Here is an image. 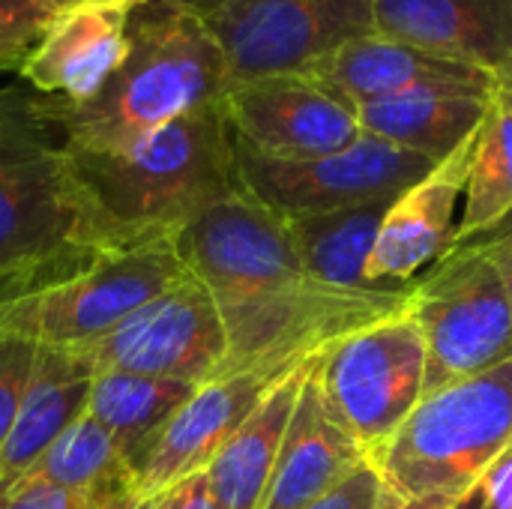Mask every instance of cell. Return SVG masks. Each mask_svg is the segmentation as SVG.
Segmentation results:
<instances>
[{"instance_id":"6da1fadb","label":"cell","mask_w":512,"mask_h":509,"mask_svg":"<svg viewBox=\"0 0 512 509\" xmlns=\"http://www.w3.org/2000/svg\"><path fill=\"white\" fill-rule=\"evenodd\" d=\"M177 249L222 315V375H285L339 339L402 312L411 297V282L360 291L315 279L297 258L285 219L243 186L192 219L177 234Z\"/></svg>"},{"instance_id":"7a4b0ae2","label":"cell","mask_w":512,"mask_h":509,"mask_svg":"<svg viewBox=\"0 0 512 509\" xmlns=\"http://www.w3.org/2000/svg\"><path fill=\"white\" fill-rule=\"evenodd\" d=\"M126 240L84 192L45 96L0 87V300Z\"/></svg>"},{"instance_id":"3957f363","label":"cell","mask_w":512,"mask_h":509,"mask_svg":"<svg viewBox=\"0 0 512 509\" xmlns=\"http://www.w3.org/2000/svg\"><path fill=\"white\" fill-rule=\"evenodd\" d=\"M225 93L228 63L207 21L147 0L132 12L129 54L105 87L81 105L45 96V108L69 150L126 153Z\"/></svg>"},{"instance_id":"277c9868","label":"cell","mask_w":512,"mask_h":509,"mask_svg":"<svg viewBox=\"0 0 512 509\" xmlns=\"http://www.w3.org/2000/svg\"><path fill=\"white\" fill-rule=\"evenodd\" d=\"M69 159L102 219L129 240L180 234L240 186L222 102L168 123L126 153L69 150Z\"/></svg>"},{"instance_id":"5b68a950","label":"cell","mask_w":512,"mask_h":509,"mask_svg":"<svg viewBox=\"0 0 512 509\" xmlns=\"http://www.w3.org/2000/svg\"><path fill=\"white\" fill-rule=\"evenodd\" d=\"M512 447V360L426 393L396 435L369 453L393 504L444 498L462 504Z\"/></svg>"},{"instance_id":"8992f818","label":"cell","mask_w":512,"mask_h":509,"mask_svg":"<svg viewBox=\"0 0 512 509\" xmlns=\"http://www.w3.org/2000/svg\"><path fill=\"white\" fill-rule=\"evenodd\" d=\"M186 276L177 234L114 243L66 276L0 300V336L84 348Z\"/></svg>"},{"instance_id":"52a82bcc","label":"cell","mask_w":512,"mask_h":509,"mask_svg":"<svg viewBox=\"0 0 512 509\" xmlns=\"http://www.w3.org/2000/svg\"><path fill=\"white\" fill-rule=\"evenodd\" d=\"M405 312L426 342V393L512 360V306L498 261L480 240L456 243L411 279Z\"/></svg>"},{"instance_id":"ba28073f","label":"cell","mask_w":512,"mask_h":509,"mask_svg":"<svg viewBox=\"0 0 512 509\" xmlns=\"http://www.w3.org/2000/svg\"><path fill=\"white\" fill-rule=\"evenodd\" d=\"M315 378L333 420L369 456L396 435L423 399V333L402 309L321 351Z\"/></svg>"},{"instance_id":"9c48e42d","label":"cell","mask_w":512,"mask_h":509,"mask_svg":"<svg viewBox=\"0 0 512 509\" xmlns=\"http://www.w3.org/2000/svg\"><path fill=\"white\" fill-rule=\"evenodd\" d=\"M375 0H228L207 21L225 63L228 90L309 75L339 45L372 33Z\"/></svg>"},{"instance_id":"30bf717a","label":"cell","mask_w":512,"mask_h":509,"mask_svg":"<svg viewBox=\"0 0 512 509\" xmlns=\"http://www.w3.org/2000/svg\"><path fill=\"white\" fill-rule=\"evenodd\" d=\"M234 156L240 186L282 219L396 198L435 168V162L372 135H360L339 153L303 162L267 159L237 141Z\"/></svg>"},{"instance_id":"8fae6325","label":"cell","mask_w":512,"mask_h":509,"mask_svg":"<svg viewBox=\"0 0 512 509\" xmlns=\"http://www.w3.org/2000/svg\"><path fill=\"white\" fill-rule=\"evenodd\" d=\"M75 351L96 375L132 372L201 387L222 375L228 336L216 300L189 273L132 312L108 336Z\"/></svg>"},{"instance_id":"7c38bea8","label":"cell","mask_w":512,"mask_h":509,"mask_svg":"<svg viewBox=\"0 0 512 509\" xmlns=\"http://www.w3.org/2000/svg\"><path fill=\"white\" fill-rule=\"evenodd\" d=\"M237 144L279 162H303L351 147L363 132L357 108L312 75H273L222 96Z\"/></svg>"},{"instance_id":"4fadbf2b","label":"cell","mask_w":512,"mask_h":509,"mask_svg":"<svg viewBox=\"0 0 512 509\" xmlns=\"http://www.w3.org/2000/svg\"><path fill=\"white\" fill-rule=\"evenodd\" d=\"M285 375L249 369L201 384L135 459L141 498L171 492L183 480L204 474Z\"/></svg>"},{"instance_id":"5bb4252c","label":"cell","mask_w":512,"mask_h":509,"mask_svg":"<svg viewBox=\"0 0 512 509\" xmlns=\"http://www.w3.org/2000/svg\"><path fill=\"white\" fill-rule=\"evenodd\" d=\"M474 138L393 198L366 261L372 285L411 282L456 246V204L468 186Z\"/></svg>"},{"instance_id":"9a60e30c","label":"cell","mask_w":512,"mask_h":509,"mask_svg":"<svg viewBox=\"0 0 512 509\" xmlns=\"http://www.w3.org/2000/svg\"><path fill=\"white\" fill-rule=\"evenodd\" d=\"M138 3H78L57 15L45 39L21 66V78L42 96L81 105L93 99L129 54V21Z\"/></svg>"},{"instance_id":"2e32d148","label":"cell","mask_w":512,"mask_h":509,"mask_svg":"<svg viewBox=\"0 0 512 509\" xmlns=\"http://www.w3.org/2000/svg\"><path fill=\"white\" fill-rule=\"evenodd\" d=\"M309 75L354 108L429 87L492 90V75L486 69L423 51L375 30L339 45L333 54L315 63Z\"/></svg>"},{"instance_id":"e0dca14e","label":"cell","mask_w":512,"mask_h":509,"mask_svg":"<svg viewBox=\"0 0 512 509\" xmlns=\"http://www.w3.org/2000/svg\"><path fill=\"white\" fill-rule=\"evenodd\" d=\"M372 30L492 75L512 57V0H375Z\"/></svg>"},{"instance_id":"ac0fdd59","label":"cell","mask_w":512,"mask_h":509,"mask_svg":"<svg viewBox=\"0 0 512 509\" xmlns=\"http://www.w3.org/2000/svg\"><path fill=\"white\" fill-rule=\"evenodd\" d=\"M315 360L288 420L261 509H309L366 462V450L333 420L315 378Z\"/></svg>"},{"instance_id":"d6986e66","label":"cell","mask_w":512,"mask_h":509,"mask_svg":"<svg viewBox=\"0 0 512 509\" xmlns=\"http://www.w3.org/2000/svg\"><path fill=\"white\" fill-rule=\"evenodd\" d=\"M93 378L96 372L75 348L36 345L18 417L0 450V495H6L87 411Z\"/></svg>"},{"instance_id":"ffe728a7","label":"cell","mask_w":512,"mask_h":509,"mask_svg":"<svg viewBox=\"0 0 512 509\" xmlns=\"http://www.w3.org/2000/svg\"><path fill=\"white\" fill-rule=\"evenodd\" d=\"M489 111L483 87H429L357 105L360 132L429 162H444L477 135Z\"/></svg>"},{"instance_id":"44dd1931","label":"cell","mask_w":512,"mask_h":509,"mask_svg":"<svg viewBox=\"0 0 512 509\" xmlns=\"http://www.w3.org/2000/svg\"><path fill=\"white\" fill-rule=\"evenodd\" d=\"M312 360L288 372L261 399L252 417L234 432V438L222 447V453L204 471L219 509H261L270 489V477L276 468V456H279L288 420L297 408Z\"/></svg>"},{"instance_id":"7402d4cb","label":"cell","mask_w":512,"mask_h":509,"mask_svg":"<svg viewBox=\"0 0 512 509\" xmlns=\"http://www.w3.org/2000/svg\"><path fill=\"white\" fill-rule=\"evenodd\" d=\"M24 477L63 486L90 509H138L144 501L135 465L87 411Z\"/></svg>"},{"instance_id":"603a6c76","label":"cell","mask_w":512,"mask_h":509,"mask_svg":"<svg viewBox=\"0 0 512 509\" xmlns=\"http://www.w3.org/2000/svg\"><path fill=\"white\" fill-rule=\"evenodd\" d=\"M393 198L342 207L330 213L285 219L291 246L303 267L336 288H375L366 276V261L378 240L381 222ZM387 285V282H384Z\"/></svg>"},{"instance_id":"cb8c5ba5","label":"cell","mask_w":512,"mask_h":509,"mask_svg":"<svg viewBox=\"0 0 512 509\" xmlns=\"http://www.w3.org/2000/svg\"><path fill=\"white\" fill-rule=\"evenodd\" d=\"M195 390L198 387L186 381L132 372H99L93 378L87 414L117 441V447L135 465V459Z\"/></svg>"},{"instance_id":"d4e9b609","label":"cell","mask_w":512,"mask_h":509,"mask_svg":"<svg viewBox=\"0 0 512 509\" xmlns=\"http://www.w3.org/2000/svg\"><path fill=\"white\" fill-rule=\"evenodd\" d=\"M512 213V108L489 93L486 120L474 138L465 186V216L456 243H468Z\"/></svg>"},{"instance_id":"484cf974","label":"cell","mask_w":512,"mask_h":509,"mask_svg":"<svg viewBox=\"0 0 512 509\" xmlns=\"http://www.w3.org/2000/svg\"><path fill=\"white\" fill-rule=\"evenodd\" d=\"M60 12L54 0H0V72H21Z\"/></svg>"},{"instance_id":"4316f807","label":"cell","mask_w":512,"mask_h":509,"mask_svg":"<svg viewBox=\"0 0 512 509\" xmlns=\"http://www.w3.org/2000/svg\"><path fill=\"white\" fill-rule=\"evenodd\" d=\"M36 345L15 336H0V450L12 432V423L18 417L30 369H33Z\"/></svg>"},{"instance_id":"83f0119b","label":"cell","mask_w":512,"mask_h":509,"mask_svg":"<svg viewBox=\"0 0 512 509\" xmlns=\"http://www.w3.org/2000/svg\"><path fill=\"white\" fill-rule=\"evenodd\" d=\"M309 509H390V498L384 492V483H381L378 471L366 459L333 492H327L321 501H315Z\"/></svg>"},{"instance_id":"f1b7e54d","label":"cell","mask_w":512,"mask_h":509,"mask_svg":"<svg viewBox=\"0 0 512 509\" xmlns=\"http://www.w3.org/2000/svg\"><path fill=\"white\" fill-rule=\"evenodd\" d=\"M0 509H90L78 495L48 480L21 477L6 495H0Z\"/></svg>"},{"instance_id":"f546056e","label":"cell","mask_w":512,"mask_h":509,"mask_svg":"<svg viewBox=\"0 0 512 509\" xmlns=\"http://www.w3.org/2000/svg\"><path fill=\"white\" fill-rule=\"evenodd\" d=\"M462 509H512V447H507L489 471L477 480Z\"/></svg>"},{"instance_id":"4dcf8cb0","label":"cell","mask_w":512,"mask_h":509,"mask_svg":"<svg viewBox=\"0 0 512 509\" xmlns=\"http://www.w3.org/2000/svg\"><path fill=\"white\" fill-rule=\"evenodd\" d=\"M474 240H480V243L492 252V258L498 261L501 276H504V282H507V294H510L512 306V213L510 216H504L495 228H489L486 234L474 237Z\"/></svg>"},{"instance_id":"1f68e13d","label":"cell","mask_w":512,"mask_h":509,"mask_svg":"<svg viewBox=\"0 0 512 509\" xmlns=\"http://www.w3.org/2000/svg\"><path fill=\"white\" fill-rule=\"evenodd\" d=\"M171 509H219L213 501V492L207 486V474H195L189 480H183L174 489V504Z\"/></svg>"},{"instance_id":"d6a6232c","label":"cell","mask_w":512,"mask_h":509,"mask_svg":"<svg viewBox=\"0 0 512 509\" xmlns=\"http://www.w3.org/2000/svg\"><path fill=\"white\" fill-rule=\"evenodd\" d=\"M489 93L498 96L501 102H507L512 108V57L504 66H498V69L492 72V90H489Z\"/></svg>"},{"instance_id":"836d02e7","label":"cell","mask_w":512,"mask_h":509,"mask_svg":"<svg viewBox=\"0 0 512 509\" xmlns=\"http://www.w3.org/2000/svg\"><path fill=\"white\" fill-rule=\"evenodd\" d=\"M162 3H171V6L189 9V12L201 15V18H210V15H213L222 3H228V0H162Z\"/></svg>"},{"instance_id":"e575fe53","label":"cell","mask_w":512,"mask_h":509,"mask_svg":"<svg viewBox=\"0 0 512 509\" xmlns=\"http://www.w3.org/2000/svg\"><path fill=\"white\" fill-rule=\"evenodd\" d=\"M459 504L453 501H444V498H423V501H411V504H393L390 501V509H456Z\"/></svg>"},{"instance_id":"d590c367","label":"cell","mask_w":512,"mask_h":509,"mask_svg":"<svg viewBox=\"0 0 512 509\" xmlns=\"http://www.w3.org/2000/svg\"><path fill=\"white\" fill-rule=\"evenodd\" d=\"M174 504V489L171 492H162V495H153V498H144L138 509H171Z\"/></svg>"},{"instance_id":"8d00e7d4","label":"cell","mask_w":512,"mask_h":509,"mask_svg":"<svg viewBox=\"0 0 512 509\" xmlns=\"http://www.w3.org/2000/svg\"><path fill=\"white\" fill-rule=\"evenodd\" d=\"M54 3H57L60 9H69V6H78V3H111V0H54ZM129 3H138V6H141V3H147V0H129Z\"/></svg>"},{"instance_id":"74e56055","label":"cell","mask_w":512,"mask_h":509,"mask_svg":"<svg viewBox=\"0 0 512 509\" xmlns=\"http://www.w3.org/2000/svg\"><path fill=\"white\" fill-rule=\"evenodd\" d=\"M456 509H462V507H456Z\"/></svg>"}]
</instances>
